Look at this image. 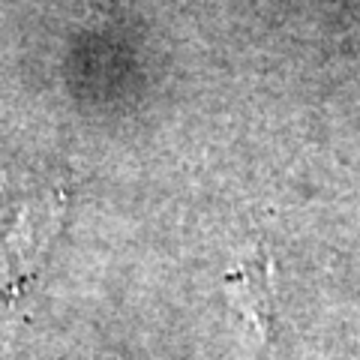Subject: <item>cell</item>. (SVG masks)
I'll return each mask as SVG.
<instances>
[{
  "mask_svg": "<svg viewBox=\"0 0 360 360\" xmlns=\"http://www.w3.org/2000/svg\"><path fill=\"white\" fill-rule=\"evenodd\" d=\"M234 303L243 309V315L262 333L270 330L274 324V303H276V291H274V274H270V255L264 250H258L250 262L240 264L234 274L225 279Z\"/></svg>",
  "mask_w": 360,
  "mask_h": 360,
  "instance_id": "1",
  "label": "cell"
}]
</instances>
